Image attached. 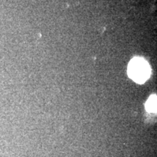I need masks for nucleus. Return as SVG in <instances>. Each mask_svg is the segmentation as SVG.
Wrapping results in <instances>:
<instances>
[{
    "instance_id": "obj_1",
    "label": "nucleus",
    "mask_w": 157,
    "mask_h": 157,
    "mask_svg": "<svg viewBox=\"0 0 157 157\" xmlns=\"http://www.w3.org/2000/svg\"><path fill=\"white\" fill-rule=\"evenodd\" d=\"M127 74L133 81L138 84H143L150 77V66L144 58H134L128 65Z\"/></svg>"
},
{
    "instance_id": "obj_2",
    "label": "nucleus",
    "mask_w": 157,
    "mask_h": 157,
    "mask_svg": "<svg viewBox=\"0 0 157 157\" xmlns=\"http://www.w3.org/2000/svg\"><path fill=\"white\" fill-rule=\"evenodd\" d=\"M146 109L148 112L154 113L156 111V95H153L148 98L146 103Z\"/></svg>"
}]
</instances>
